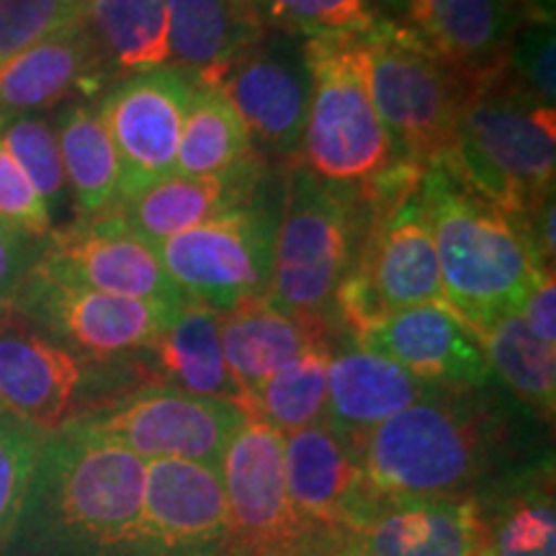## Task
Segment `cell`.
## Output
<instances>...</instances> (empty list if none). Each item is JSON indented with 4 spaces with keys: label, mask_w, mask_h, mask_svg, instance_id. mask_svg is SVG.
I'll use <instances>...</instances> for the list:
<instances>
[{
    "label": "cell",
    "mask_w": 556,
    "mask_h": 556,
    "mask_svg": "<svg viewBox=\"0 0 556 556\" xmlns=\"http://www.w3.org/2000/svg\"><path fill=\"white\" fill-rule=\"evenodd\" d=\"M137 556H229L219 469L184 458L148 462Z\"/></svg>",
    "instance_id": "obj_14"
},
{
    "label": "cell",
    "mask_w": 556,
    "mask_h": 556,
    "mask_svg": "<svg viewBox=\"0 0 556 556\" xmlns=\"http://www.w3.org/2000/svg\"><path fill=\"white\" fill-rule=\"evenodd\" d=\"M479 539L477 497L379 495L371 513L345 539L343 556H475Z\"/></svg>",
    "instance_id": "obj_21"
},
{
    "label": "cell",
    "mask_w": 556,
    "mask_h": 556,
    "mask_svg": "<svg viewBox=\"0 0 556 556\" xmlns=\"http://www.w3.org/2000/svg\"><path fill=\"white\" fill-rule=\"evenodd\" d=\"M475 497L482 518L475 556H556L552 456Z\"/></svg>",
    "instance_id": "obj_25"
},
{
    "label": "cell",
    "mask_w": 556,
    "mask_h": 556,
    "mask_svg": "<svg viewBox=\"0 0 556 556\" xmlns=\"http://www.w3.org/2000/svg\"><path fill=\"white\" fill-rule=\"evenodd\" d=\"M65 180L78 219H96L111 212L119 197V160L101 119L99 106L90 101L70 103L54 122Z\"/></svg>",
    "instance_id": "obj_28"
},
{
    "label": "cell",
    "mask_w": 556,
    "mask_h": 556,
    "mask_svg": "<svg viewBox=\"0 0 556 556\" xmlns=\"http://www.w3.org/2000/svg\"><path fill=\"white\" fill-rule=\"evenodd\" d=\"M368 86L394 160L428 168L446 150L467 83L456 78L400 21L364 31Z\"/></svg>",
    "instance_id": "obj_7"
},
{
    "label": "cell",
    "mask_w": 556,
    "mask_h": 556,
    "mask_svg": "<svg viewBox=\"0 0 556 556\" xmlns=\"http://www.w3.org/2000/svg\"><path fill=\"white\" fill-rule=\"evenodd\" d=\"M157 379L163 387L193 397L227 400L240 405V389L229 377L219 340V312L189 302L163 332L155 348Z\"/></svg>",
    "instance_id": "obj_27"
},
{
    "label": "cell",
    "mask_w": 556,
    "mask_h": 556,
    "mask_svg": "<svg viewBox=\"0 0 556 556\" xmlns=\"http://www.w3.org/2000/svg\"><path fill=\"white\" fill-rule=\"evenodd\" d=\"M34 266L62 281L165 307L191 302L160 263L155 248L139 240L114 212L50 232Z\"/></svg>",
    "instance_id": "obj_13"
},
{
    "label": "cell",
    "mask_w": 556,
    "mask_h": 556,
    "mask_svg": "<svg viewBox=\"0 0 556 556\" xmlns=\"http://www.w3.org/2000/svg\"><path fill=\"white\" fill-rule=\"evenodd\" d=\"M258 152L245 122L214 86H193L180 129L176 173L184 176H227Z\"/></svg>",
    "instance_id": "obj_30"
},
{
    "label": "cell",
    "mask_w": 556,
    "mask_h": 556,
    "mask_svg": "<svg viewBox=\"0 0 556 556\" xmlns=\"http://www.w3.org/2000/svg\"><path fill=\"white\" fill-rule=\"evenodd\" d=\"M86 0H0V62L78 24Z\"/></svg>",
    "instance_id": "obj_36"
},
{
    "label": "cell",
    "mask_w": 556,
    "mask_h": 556,
    "mask_svg": "<svg viewBox=\"0 0 556 556\" xmlns=\"http://www.w3.org/2000/svg\"><path fill=\"white\" fill-rule=\"evenodd\" d=\"M0 144L16 160L47 208H60L65 201V168L52 122L41 116H11L0 122Z\"/></svg>",
    "instance_id": "obj_34"
},
{
    "label": "cell",
    "mask_w": 556,
    "mask_h": 556,
    "mask_svg": "<svg viewBox=\"0 0 556 556\" xmlns=\"http://www.w3.org/2000/svg\"><path fill=\"white\" fill-rule=\"evenodd\" d=\"M518 409L492 384L438 387L368 433L361 469L384 497H475L552 456L531 454L528 415Z\"/></svg>",
    "instance_id": "obj_1"
},
{
    "label": "cell",
    "mask_w": 556,
    "mask_h": 556,
    "mask_svg": "<svg viewBox=\"0 0 556 556\" xmlns=\"http://www.w3.org/2000/svg\"><path fill=\"white\" fill-rule=\"evenodd\" d=\"M435 163L523 225L554 199V106L528 96L507 70L467 83L451 139Z\"/></svg>",
    "instance_id": "obj_4"
},
{
    "label": "cell",
    "mask_w": 556,
    "mask_h": 556,
    "mask_svg": "<svg viewBox=\"0 0 556 556\" xmlns=\"http://www.w3.org/2000/svg\"><path fill=\"white\" fill-rule=\"evenodd\" d=\"M5 417H9V413H5V409H3V407H0V422H3V420H5Z\"/></svg>",
    "instance_id": "obj_43"
},
{
    "label": "cell",
    "mask_w": 556,
    "mask_h": 556,
    "mask_svg": "<svg viewBox=\"0 0 556 556\" xmlns=\"http://www.w3.org/2000/svg\"><path fill=\"white\" fill-rule=\"evenodd\" d=\"M387 3H389V5H397V9H400V5L405 3V0H387Z\"/></svg>",
    "instance_id": "obj_42"
},
{
    "label": "cell",
    "mask_w": 556,
    "mask_h": 556,
    "mask_svg": "<svg viewBox=\"0 0 556 556\" xmlns=\"http://www.w3.org/2000/svg\"><path fill=\"white\" fill-rule=\"evenodd\" d=\"M83 24L111 73H144L168 65L165 0H86Z\"/></svg>",
    "instance_id": "obj_29"
},
{
    "label": "cell",
    "mask_w": 556,
    "mask_h": 556,
    "mask_svg": "<svg viewBox=\"0 0 556 556\" xmlns=\"http://www.w3.org/2000/svg\"><path fill=\"white\" fill-rule=\"evenodd\" d=\"M184 307L106 294L31 266L13 312L75 356L109 361L152 351Z\"/></svg>",
    "instance_id": "obj_9"
},
{
    "label": "cell",
    "mask_w": 556,
    "mask_h": 556,
    "mask_svg": "<svg viewBox=\"0 0 556 556\" xmlns=\"http://www.w3.org/2000/svg\"><path fill=\"white\" fill-rule=\"evenodd\" d=\"M0 222L29 240H47L52 232L50 208L3 144H0Z\"/></svg>",
    "instance_id": "obj_38"
},
{
    "label": "cell",
    "mask_w": 556,
    "mask_h": 556,
    "mask_svg": "<svg viewBox=\"0 0 556 556\" xmlns=\"http://www.w3.org/2000/svg\"><path fill=\"white\" fill-rule=\"evenodd\" d=\"M83 384L73 351L16 312L0 315V407L13 420L50 435L65 428Z\"/></svg>",
    "instance_id": "obj_18"
},
{
    "label": "cell",
    "mask_w": 556,
    "mask_h": 556,
    "mask_svg": "<svg viewBox=\"0 0 556 556\" xmlns=\"http://www.w3.org/2000/svg\"><path fill=\"white\" fill-rule=\"evenodd\" d=\"M245 420L235 402L193 397L168 387L135 394L103 415L80 417L83 426L142 462L184 458L212 469H219L229 438Z\"/></svg>",
    "instance_id": "obj_11"
},
{
    "label": "cell",
    "mask_w": 556,
    "mask_h": 556,
    "mask_svg": "<svg viewBox=\"0 0 556 556\" xmlns=\"http://www.w3.org/2000/svg\"><path fill=\"white\" fill-rule=\"evenodd\" d=\"M266 178V157L255 155L227 176H170L152 180L144 189L124 193L111 212L127 225L139 240L160 250L186 229L232 212L258 204V189Z\"/></svg>",
    "instance_id": "obj_20"
},
{
    "label": "cell",
    "mask_w": 556,
    "mask_h": 556,
    "mask_svg": "<svg viewBox=\"0 0 556 556\" xmlns=\"http://www.w3.org/2000/svg\"><path fill=\"white\" fill-rule=\"evenodd\" d=\"M168 5V65L201 86L222 75L268 37L255 0H165Z\"/></svg>",
    "instance_id": "obj_24"
},
{
    "label": "cell",
    "mask_w": 556,
    "mask_h": 556,
    "mask_svg": "<svg viewBox=\"0 0 556 556\" xmlns=\"http://www.w3.org/2000/svg\"><path fill=\"white\" fill-rule=\"evenodd\" d=\"M193 86L197 80L191 75L163 65L116 83L99 103L119 160V197L176 173L180 129Z\"/></svg>",
    "instance_id": "obj_12"
},
{
    "label": "cell",
    "mask_w": 556,
    "mask_h": 556,
    "mask_svg": "<svg viewBox=\"0 0 556 556\" xmlns=\"http://www.w3.org/2000/svg\"><path fill=\"white\" fill-rule=\"evenodd\" d=\"M111 70L83 24L50 34L0 62V122L45 111L73 96H96Z\"/></svg>",
    "instance_id": "obj_22"
},
{
    "label": "cell",
    "mask_w": 556,
    "mask_h": 556,
    "mask_svg": "<svg viewBox=\"0 0 556 556\" xmlns=\"http://www.w3.org/2000/svg\"><path fill=\"white\" fill-rule=\"evenodd\" d=\"M446 307L479 338L518 315L546 274L520 222L471 186L430 163L420 180Z\"/></svg>",
    "instance_id": "obj_3"
},
{
    "label": "cell",
    "mask_w": 556,
    "mask_h": 556,
    "mask_svg": "<svg viewBox=\"0 0 556 556\" xmlns=\"http://www.w3.org/2000/svg\"><path fill=\"white\" fill-rule=\"evenodd\" d=\"M37 255L39 253H34L29 245V238L0 222V315L13 309Z\"/></svg>",
    "instance_id": "obj_39"
},
{
    "label": "cell",
    "mask_w": 556,
    "mask_h": 556,
    "mask_svg": "<svg viewBox=\"0 0 556 556\" xmlns=\"http://www.w3.org/2000/svg\"><path fill=\"white\" fill-rule=\"evenodd\" d=\"M528 3H531L533 9L541 13H552V0H528Z\"/></svg>",
    "instance_id": "obj_41"
},
{
    "label": "cell",
    "mask_w": 556,
    "mask_h": 556,
    "mask_svg": "<svg viewBox=\"0 0 556 556\" xmlns=\"http://www.w3.org/2000/svg\"><path fill=\"white\" fill-rule=\"evenodd\" d=\"M309 111L299 165L336 186L371 184L392 168V142L368 86L364 34L304 39Z\"/></svg>",
    "instance_id": "obj_6"
},
{
    "label": "cell",
    "mask_w": 556,
    "mask_h": 556,
    "mask_svg": "<svg viewBox=\"0 0 556 556\" xmlns=\"http://www.w3.org/2000/svg\"><path fill=\"white\" fill-rule=\"evenodd\" d=\"M283 471L294 513L325 536H351L379 500L358 456L325 420L283 435Z\"/></svg>",
    "instance_id": "obj_16"
},
{
    "label": "cell",
    "mask_w": 556,
    "mask_h": 556,
    "mask_svg": "<svg viewBox=\"0 0 556 556\" xmlns=\"http://www.w3.org/2000/svg\"><path fill=\"white\" fill-rule=\"evenodd\" d=\"M330 353V345H309L242 402V413L283 435L323 422L328 415Z\"/></svg>",
    "instance_id": "obj_32"
},
{
    "label": "cell",
    "mask_w": 556,
    "mask_h": 556,
    "mask_svg": "<svg viewBox=\"0 0 556 556\" xmlns=\"http://www.w3.org/2000/svg\"><path fill=\"white\" fill-rule=\"evenodd\" d=\"M479 340L490 361L492 377H500L528 413L552 422L556 409L554 345L533 336L518 315L497 319Z\"/></svg>",
    "instance_id": "obj_31"
},
{
    "label": "cell",
    "mask_w": 556,
    "mask_h": 556,
    "mask_svg": "<svg viewBox=\"0 0 556 556\" xmlns=\"http://www.w3.org/2000/svg\"><path fill=\"white\" fill-rule=\"evenodd\" d=\"M518 317L539 340L548 345H556V281L554 274H546L539 281V287L531 291L520 307Z\"/></svg>",
    "instance_id": "obj_40"
},
{
    "label": "cell",
    "mask_w": 556,
    "mask_h": 556,
    "mask_svg": "<svg viewBox=\"0 0 556 556\" xmlns=\"http://www.w3.org/2000/svg\"><path fill=\"white\" fill-rule=\"evenodd\" d=\"M274 240V212L250 204L186 229L160 245L157 255L191 302L225 312L242 299L266 296Z\"/></svg>",
    "instance_id": "obj_10"
},
{
    "label": "cell",
    "mask_w": 556,
    "mask_h": 556,
    "mask_svg": "<svg viewBox=\"0 0 556 556\" xmlns=\"http://www.w3.org/2000/svg\"><path fill=\"white\" fill-rule=\"evenodd\" d=\"M405 24L464 83L507 70V54L520 26L552 16L528 0H405Z\"/></svg>",
    "instance_id": "obj_17"
},
{
    "label": "cell",
    "mask_w": 556,
    "mask_h": 556,
    "mask_svg": "<svg viewBox=\"0 0 556 556\" xmlns=\"http://www.w3.org/2000/svg\"><path fill=\"white\" fill-rule=\"evenodd\" d=\"M229 516V556H343L345 539L312 531L291 507L283 433L248 417L219 464Z\"/></svg>",
    "instance_id": "obj_8"
},
{
    "label": "cell",
    "mask_w": 556,
    "mask_h": 556,
    "mask_svg": "<svg viewBox=\"0 0 556 556\" xmlns=\"http://www.w3.org/2000/svg\"><path fill=\"white\" fill-rule=\"evenodd\" d=\"M148 462L70 420L41 443L0 556H137Z\"/></svg>",
    "instance_id": "obj_2"
},
{
    "label": "cell",
    "mask_w": 556,
    "mask_h": 556,
    "mask_svg": "<svg viewBox=\"0 0 556 556\" xmlns=\"http://www.w3.org/2000/svg\"><path fill=\"white\" fill-rule=\"evenodd\" d=\"M366 222L358 189L328 184L299 163L289 165L266 299L330 348L340 332L332 299L356 261Z\"/></svg>",
    "instance_id": "obj_5"
},
{
    "label": "cell",
    "mask_w": 556,
    "mask_h": 556,
    "mask_svg": "<svg viewBox=\"0 0 556 556\" xmlns=\"http://www.w3.org/2000/svg\"><path fill=\"white\" fill-rule=\"evenodd\" d=\"M45 433L9 415L0 422V554L16 531Z\"/></svg>",
    "instance_id": "obj_35"
},
{
    "label": "cell",
    "mask_w": 556,
    "mask_h": 556,
    "mask_svg": "<svg viewBox=\"0 0 556 556\" xmlns=\"http://www.w3.org/2000/svg\"><path fill=\"white\" fill-rule=\"evenodd\" d=\"M214 88L245 122L261 155L296 163L309 111V73L302 50L261 39Z\"/></svg>",
    "instance_id": "obj_15"
},
{
    "label": "cell",
    "mask_w": 556,
    "mask_h": 556,
    "mask_svg": "<svg viewBox=\"0 0 556 556\" xmlns=\"http://www.w3.org/2000/svg\"><path fill=\"white\" fill-rule=\"evenodd\" d=\"M356 343L433 387L479 389L495 381L482 340L443 304L392 312Z\"/></svg>",
    "instance_id": "obj_19"
},
{
    "label": "cell",
    "mask_w": 556,
    "mask_h": 556,
    "mask_svg": "<svg viewBox=\"0 0 556 556\" xmlns=\"http://www.w3.org/2000/svg\"><path fill=\"white\" fill-rule=\"evenodd\" d=\"M219 340L229 377L240 389V407L291 358L309 345H325L266 296L242 299L219 312Z\"/></svg>",
    "instance_id": "obj_26"
},
{
    "label": "cell",
    "mask_w": 556,
    "mask_h": 556,
    "mask_svg": "<svg viewBox=\"0 0 556 556\" xmlns=\"http://www.w3.org/2000/svg\"><path fill=\"white\" fill-rule=\"evenodd\" d=\"M435 389L415 379L394 361L366 351L351 340L340 351L330 353L325 422L358 456L374 428L415 402L430 397Z\"/></svg>",
    "instance_id": "obj_23"
},
{
    "label": "cell",
    "mask_w": 556,
    "mask_h": 556,
    "mask_svg": "<svg viewBox=\"0 0 556 556\" xmlns=\"http://www.w3.org/2000/svg\"><path fill=\"white\" fill-rule=\"evenodd\" d=\"M263 24L287 37L364 34L381 18L377 0H255Z\"/></svg>",
    "instance_id": "obj_33"
},
{
    "label": "cell",
    "mask_w": 556,
    "mask_h": 556,
    "mask_svg": "<svg viewBox=\"0 0 556 556\" xmlns=\"http://www.w3.org/2000/svg\"><path fill=\"white\" fill-rule=\"evenodd\" d=\"M507 75L528 96L554 106V16H533L520 26L507 54Z\"/></svg>",
    "instance_id": "obj_37"
}]
</instances>
